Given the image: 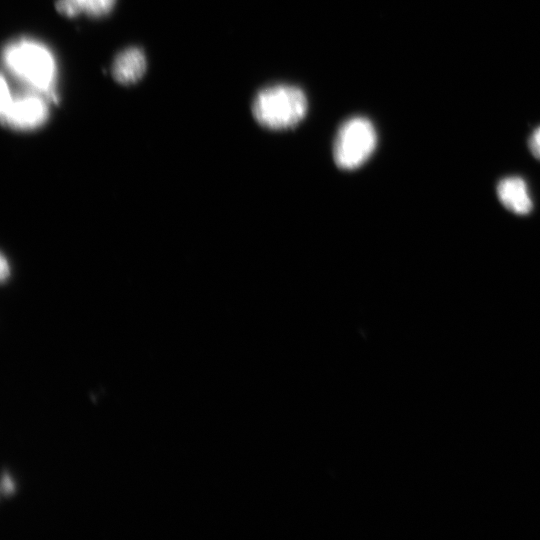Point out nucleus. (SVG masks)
<instances>
[{"mask_svg": "<svg viewBox=\"0 0 540 540\" xmlns=\"http://www.w3.org/2000/svg\"><path fill=\"white\" fill-rule=\"evenodd\" d=\"M2 58L12 76L31 91L55 101L57 63L54 54L45 44L30 38H20L5 46Z\"/></svg>", "mask_w": 540, "mask_h": 540, "instance_id": "f257e3e1", "label": "nucleus"}, {"mask_svg": "<svg viewBox=\"0 0 540 540\" xmlns=\"http://www.w3.org/2000/svg\"><path fill=\"white\" fill-rule=\"evenodd\" d=\"M307 111V98L298 87L276 85L262 89L252 103L255 120L269 129H287L298 124Z\"/></svg>", "mask_w": 540, "mask_h": 540, "instance_id": "f03ea898", "label": "nucleus"}, {"mask_svg": "<svg viewBox=\"0 0 540 540\" xmlns=\"http://www.w3.org/2000/svg\"><path fill=\"white\" fill-rule=\"evenodd\" d=\"M0 114L2 123L19 131L42 126L48 119L50 101L44 95L31 91L13 95L5 76L1 77Z\"/></svg>", "mask_w": 540, "mask_h": 540, "instance_id": "7ed1b4c3", "label": "nucleus"}, {"mask_svg": "<svg viewBox=\"0 0 540 540\" xmlns=\"http://www.w3.org/2000/svg\"><path fill=\"white\" fill-rule=\"evenodd\" d=\"M377 135L373 124L364 117H353L339 128L333 147L335 163L342 169L361 166L373 153Z\"/></svg>", "mask_w": 540, "mask_h": 540, "instance_id": "20e7f679", "label": "nucleus"}, {"mask_svg": "<svg viewBox=\"0 0 540 540\" xmlns=\"http://www.w3.org/2000/svg\"><path fill=\"white\" fill-rule=\"evenodd\" d=\"M497 195L502 205L509 211L524 215L533 206L526 182L517 176L506 177L497 185Z\"/></svg>", "mask_w": 540, "mask_h": 540, "instance_id": "39448f33", "label": "nucleus"}, {"mask_svg": "<svg viewBox=\"0 0 540 540\" xmlns=\"http://www.w3.org/2000/svg\"><path fill=\"white\" fill-rule=\"evenodd\" d=\"M146 67V57L143 51L131 47L117 55L112 66V74L120 84L130 85L143 77Z\"/></svg>", "mask_w": 540, "mask_h": 540, "instance_id": "423d86ee", "label": "nucleus"}, {"mask_svg": "<svg viewBox=\"0 0 540 540\" xmlns=\"http://www.w3.org/2000/svg\"><path fill=\"white\" fill-rule=\"evenodd\" d=\"M116 0H58L57 10L67 17H75L86 14L92 17H100L109 13Z\"/></svg>", "mask_w": 540, "mask_h": 540, "instance_id": "0eeeda50", "label": "nucleus"}, {"mask_svg": "<svg viewBox=\"0 0 540 540\" xmlns=\"http://www.w3.org/2000/svg\"><path fill=\"white\" fill-rule=\"evenodd\" d=\"M529 148L534 157L540 159V127L536 128L531 134Z\"/></svg>", "mask_w": 540, "mask_h": 540, "instance_id": "6e6552de", "label": "nucleus"}]
</instances>
